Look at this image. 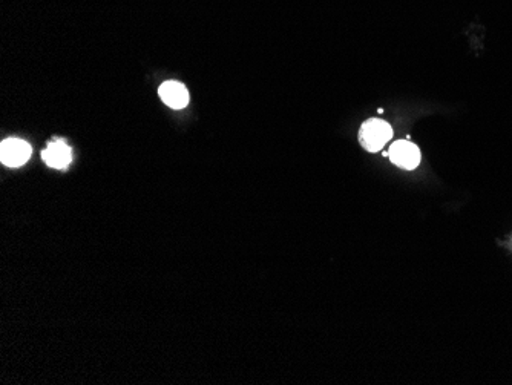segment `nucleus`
<instances>
[{"label": "nucleus", "instance_id": "nucleus-1", "mask_svg": "<svg viewBox=\"0 0 512 385\" xmlns=\"http://www.w3.org/2000/svg\"><path fill=\"white\" fill-rule=\"evenodd\" d=\"M393 137L391 126L384 120L370 119L362 125L359 131L361 145L365 147L368 152H378L384 147L390 138Z\"/></svg>", "mask_w": 512, "mask_h": 385}, {"label": "nucleus", "instance_id": "nucleus-2", "mask_svg": "<svg viewBox=\"0 0 512 385\" xmlns=\"http://www.w3.org/2000/svg\"><path fill=\"white\" fill-rule=\"evenodd\" d=\"M31 146L21 138H6L0 145V160L5 166L19 168L25 164L31 157Z\"/></svg>", "mask_w": 512, "mask_h": 385}, {"label": "nucleus", "instance_id": "nucleus-3", "mask_svg": "<svg viewBox=\"0 0 512 385\" xmlns=\"http://www.w3.org/2000/svg\"><path fill=\"white\" fill-rule=\"evenodd\" d=\"M388 157L394 164L406 171L416 169L420 163L419 147L411 143L410 140L394 141L390 146V151H388Z\"/></svg>", "mask_w": 512, "mask_h": 385}, {"label": "nucleus", "instance_id": "nucleus-4", "mask_svg": "<svg viewBox=\"0 0 512 385\" xmlns=\"http://www.w3.org/2000/svg\"><path fill=\"white\" fill-rule=\"evenodd\" d=\"M42 158L49 168L66 169L71 160H73V151H71V147L63 138H56L53 143H49L47 146V149L42 152Z\"/></svg>", "mask_w": 512, "mask_h": 385}, {"label": "nucleus", "instance_id": "nucleus-5", "mask_svg": "<svg viewBox=\"0 0 512 385\" xmlns=\"http://www.w3.org/2000/svg\"><path fill=\"white\" fill-rule=\"evenodd\" d=\"M160 99L172 109H183L189 103V92L180 82H166L158 89Z\"/></svg>", "mask_w": 512, "mask_h": 385}]
</instances>
